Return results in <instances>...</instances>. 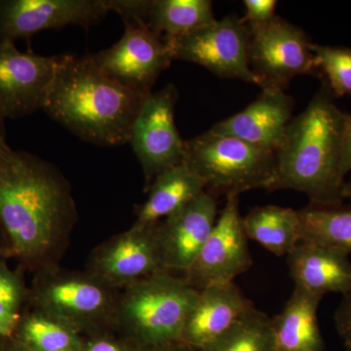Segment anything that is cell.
I'll use <instances>...</instances> for the list:
<instances>
[{"label": "cell", "instance_id": "cell-1", "mask_svg": "<svg viewBox=\"0 0 351 351\" xmlns=\"http://www.w3.org/2000/svg\"><path fill=\"white\" fill-rule=\"evenodd\" d=\"M78 221L71 186L54 164L0 147V255L36 274L59 267Z\"/></svg>", "mask_w": 351, "mask_h": 351}, {"label": "cell", "instance_id": "cell-2", "mask_svg": "<svg viewBox=\"0 0 351 351\" xmlns=\"http://www.w3.org/2000/svg\"><path fill=\"white\" fill-rule=\"evenodd\" d=\"M147 96L108 77L91 55H61L43 110L83 141L117 147L129 144Z\"/></svg>", "mask_w": 351, "mask_h": 351}, {"label": "cell", "instance_id": "cell-3", "mask_svg": "<svg viewBox=\"0 0 351 351\" xmlns=\"http://www.w3.org/2000/svg\"><path fill=\"white\" fill-rule=\"evenodd\" d=\"M343 121L345 112L337 107L334 95L323 82L306 110L289 123L276 154V172L267 191H300L313 206L343 205L346 182L339 164Z\"/></svg>", "mask_w": 351, "mask_h": 351}, {"label": "cell", "instance_id": "cell-4", "mask_svg": "<svg viewBox=\"0 0 351 351\" xmlns=\"http://www.w3.org/2000/svg\"><path fill=\"white\" fill-rule=\"evenodd\" d=\"M198 294L184 277L172 272L147 277L120 291L114 328L134 346L180 343Z\"/></svg>", "mask_w": 351, "mask_h": 351}, {"label": "cell", "instance_id": "cell-5", "mask_svg": "<svg viewBox=\"0 0 351 351\" xmlns=\"http://www.w3.org/2000/svg\"><path fill=\"white\" fill-rule=\"evenodd\" d=\"M119 293L87 270L69 271L58 267L34 274L27 307L90 336L114 328Z\"/></svg>", "mask_w": 351, "mask_h": 351}, {"label": "cell", "instance_id": "cell-6", "mask_svg": "<svg viewBox=\"0 0 351 351\" xmlns=\"http://www.w3.org/2000/svg\"><path fill=\"white\" fill-rule=\"evenodd\" d=\"M184 163L205 182L208 193L239 196L269 189L276 172V154L239 138L208 130L184 141Z\"/></svg>", "mask_w": 351, "mask_h": 351}, {"label": "cell", "instance_id": "cell-7", "mask_svg": "<svg viewBox=\"0 0 351 351\" xmlns=\"http://www.w3.org/2000/svg\"><path fill=\"white\" fill-rule=\"evenodd\" d=\"M250 38L249 25L237 15H230L164 40L173 60L191 62L219 77L243 80L262 88V82L249 64Z\"/></svg>", "mask_w": 351, "mask_h": 351}, {"label": "cell", "instance_id": "cell-8", "mask_svg": "<svg viewBox=\"0 0 351 351\" xmlns=\"http://www.w3.org/2000/svg\"><path fill=\"white\" fill-rule=\"evenodd\" d=\"M306 32L280 17L251 29L248 58L262 88H283L295 76L322 78Z\"/></svg>", "mask_w": 351, "mask_h": 351}, {"label": "cell", "instance_id": "cell-9", "mask_svg": "<svg viewBox=\"0 0 351 351\" xmlns=\"http://www.w3.org/2000/svg\"><path fill=\"white\" fill-rule=\"evenodd\" d=\"M179 96L174 84L152 92L134 122L129 144L142 166L145 189L164 171L184 163V141L175 122Z\"/></svg>", "mask_w": 351, "mask_h": 351}, {"label": "cell", "instance_id": "cell-10", "mask_svg": "<svg viewBox=\"0 0 351 351\" xmlns=\"http://www.w3.org/2000/svg\"><path fill=\"white\" fill-rule=\"evenodd\" d=\"M123 36L108 49L91 55L96 66L122 86L144 95L152 93L159 75L173 58L161 36L142 23H124Z\"/></svg>", "mask_w": 351, "mask_h": 351}, {"label": "cell", "instance_id": "cell-11", "mask_svg": "<svg viewBox=\"0 0 351 351\" xmlns=\"http://www.w3.org/2000/svg\"><path fill=\"white\" fill-rule=\"evenodd\" d=\"M156 225L133 223L129 230L110 237L92 252L87 271L119 291L154 274L167 271Z\"/></svg>", "mask_w": 351, "mask_h": 351}, {"label": "cell", "instance_id": "cell-12", "mask_svg": "<svg viewBox=\"0 0 351 351\" xmlns=\"http://www.w3.org/2000/svg\"><path fill=\"white\" fill-rule=\"evenodd\" d=\"M248 240L239 212V196H230L184 279L198 291L234 282L253 263Z\"/></svg>", "mask_w": 351, "mask_h": 351}, {"label": "cell", "instance_id": "cell-13", "mask_svg": "<svg viewBox=\"0 0 351 351\" xmlns=\"http://www.w3.org/2000/svg\"><path fill=\"white\" fill-rule=\"evenodd\" d=\"M60 56L22 52L12 41H0V113L19 119L43 110Z\"/></svg>", "mask_w": 351, "mask_h": 351}, {"label": "cell", "instance_id": "cell-14", "mask_svg": "<svg viewBox=\"0 0 351 351\" xmlns=\"http://www.w3.org/2000/svg\"><path fill=\"white\" fill-rule=\"evenodd\" d=\"M108 13L107 0H0V41L15 43L69 25L89 27Z\"/></svg>", "mask_w": 351, "mask_h": 351}, {"label": "cell", "instance_id": "cell-15", "mask_svg": "<svg viewBox=\"0 0 351 351\" xmlns=\"http://www.w3.org/2000/svg\"><path fill=\"white\" fill-rule=\"evenodd\" d=\"M217 197L207 191L159 221L157 237L167 271L186 274L195 262L217 221Z\"/></svg>", "mask_w": 351, "mask_h": 351}, {"label": "cell", "instance_id": "cell-16", "mask_svg": "<svg viewBox=\"0 0 351 351\" xmlns=\"http://www.w3.org/2000/svg\"><path fill=\"white\" fill-rule=\"evenodd\" d=\"M294 107V99L286 94L282 88H262L258 98L248 107L221 120L209 130L276 154L293 119Z\"/></svg>", "mask_w": 351, "mask_h": 351}, {"label": "cell", "instance_id": "cell-17", "mask_svg": "<svg viewBox=\"0 0 351 351\" xmlns=\"http://www.w3.org/2000/svg\"><path fill=\"white\" fill-rule=\"evenodd\" d=\"M254 308L253 302L234 282L202 289L184 323L180 343L202 350Z\"/></svg>", "mask_w": 351, "mask_h": 351}, {"label": "cell", "instance_id": "cell-18", "mask_svg": "<svg viewBox=\"0 0 351 351\" xmlns=\"http://www.w3.org/2000/svg\"><path fill=\"white\" fill-rule=\"evenodd\" d=\"M287 262L295 287L322 297L329 293L351 294V263L346 252L300 241Z\"/></svg>", "mask_w": 351, "mask_h": 351}, {"label": "cell", "instance_id": "cell-19", "mask_svg": "<svg viewBox=\"0 0 351 351\" xmlns=\"http://www.w3.org/2000/svg\"><path fill=\"white\" fill-rule=\"evenodd\" d=\"M322 295L295 287L283 311L271 318L278 351H323L317 311Z\"/></svg>", "mask_w": 351, "mask_h": 351}, {"label": "cell", "instance_id": "cell-20", "mask_svg": "<svg viewBox=\"0 0 351 351\" xmlns=\"http://www.w3.org/2000/svg\"><path fill=\"white\" fill-rule=\"evenodd\" d=\"M205 189L204 181L184 163L164 171L147 189V199L138 206L134 225L159 223L186 206Z\"/></svg>", "mask_w": 351, "mask_h": 351}, {"label": "cell", "instance_id": "cell-21", "mask_svg": "<svg viewBox=\"0 0 351 351\" xmlns=\"http://www.w3.org/2000/svg\"><path fill=\"white\" fill-rule=\"evenodd\" d=\"M247 239L262 245L277 257L288 256L301 241L299 211L267 205L252 210L243 218Z\"/></svg>", "mask_w": 351, "mask_h": 351}, {"label": "cell", "instance_id": "cell-22", "mask_svg": "<svg viewBox=\"0 0 351 351\" xmlns=\"http://www.w3.org/2000/svg\"><path fill=\"white\" fill-rule=\"evenodd\" d=\"M11 337L31 351H82L84 343L82 334L73 327L29 307Z\"/></svg>", "mask_w": 351, "mask_h": 351}, {"label": "cell", "instance_id": "cell-23", "mask_svg": "<svg viewBox=\"0 0 351 351\" xmlns=\"http://www.w3.org/2000/svg\"><path fill=\"white\" fill-rule=\"evenodd\" d=\"M210 0H152L147 25L163 39L174 38L216 21Z\"/></svg>", "mask_w": 351, "mask_h": 351}, {"label": "cell", "instance_id": "cell-24", "mask_svg": "<svg viewBox=\"0 0 351 351\" xmlns=\"http://www.w3.org/2000/svg\"><path fill=\"white\" fill-rule=\"evenodd\" d=\"M301 241L351 253V204L335 207L308 205L299 210Z\"/></svg>", "mask_w": 351, "mask_h": 351}, {"label": "cell", "instance_id": "cell-25", "mask_svg": "<svg viewBox=\"0 0 351 351\" xmlns=\"http://www.w3.org/2000/svg\"><path fill=\"white\" fill-rule=\"evenodd\" d=\"M200 351H278L271 318L255 307L223 336Z\"/></svg>", "mask_w": 351, "mask_h": 351}, {"label": "cell", "instance_id": "cell-26", "mask_svg": "<svg viewBox=\"0 0 351 351\" xmlns=\"http://www.w3.org/2000/svg\"><path fill=\"white\" fill-rule=\"evenodd\" d=\"M24 269H11L6 258H0V337L12 335L14 328L27 308L29 287Z\"/></svg>", "mask_w": 351, "mask_h": 351}, {"label": "cell", "instance_id": "cell-27", "mask_svg": "<svg viewBox=\"0 0 351 351\" xmlns=\"http://www.w3.org/2000/svg\"><path fill=\"white\" fill-rule=\"evenodd\" d=\"M313 51L323 82L335 98L351 94V49L339 46L313 44Z\"/></svg>", "mask_w": 351, "mask_h": 351}, {"label": "cell", "instance_id": "cell-28", "mask_svg": "<svg viewBox=\"0 0 351 351\" xmlns=\"http://www.w3.org/2000/svg\"><path fill=\"white\" fill-rule=\"evenodd\" d=\"M276 0H245L244 22L250 29L267 24L276 17Z\"/></svg>", "mask_w": 351, "mask_h": 351}, {"label": "cell", "instance_id": "cell-29", "mask_svg": "<svg viewBox=\"0 0 351 351\" xmlns=\"http://www.w3.org/2000/svg\"><path fill=\"white\" fill-rule=\"evenodd\" d=\"M107 332L90 335L89 338L84 339L82 351H134V346H129Z\"/></svg>", "mask_w": 351, "mask_h": 351}, {"label": "cell", "instance_id": "cell-30", "mask_svg": "<svg viewBox=\"0 0 351 351\" xmlns=\"http://www.w3.org/2000/svg\"><path fill=\"white\" fill-rule=\"evenodd\" d=\"M335 323L339 337L348 351H351V294L345 295L335 314Z\"/></svg>", "mask_w": 351, "mask_h": 351}, {"label": "cell", "instance_id": "cell-31", "mask_svg": "<svg viewBox=\"0 0 351 351\" xmlns=\"http://www.w3.org/2000/svg\"><path fill=\"white\" fill-rule=\"evenodd\" d=\"M351 171V114L345 112L343 121V138H341V164L339 173L341 178L345 177Z\"/></svg>", "mask_w": 351, "mask_h": 351}, {"label": "cell", "instance_id": "cell-32", "mask_svg": "<svg viewBox=\"0 0 351 351\" xmlns=\"http://www.w3.org/2000/svg\"><path fill=\"white\" fill-rule=\"evenodd\" d=\"M0 351H31L13 337H0Z\"/></svg>", "mask_w": 351, "mask_h": 351}, {"label": "cell", "instance_id": "cell-33", "mask_svg": "<svg viewBox=\"0 0 351 351\" xmlns=\"http://www.w3.org/2000/svg\"><path fill=\"white\" fill-rule=\"evenodd\" d=\"M184 346L182 345L181 343H170V345L162 346H134V351H182Z\"/></svg>", "mask_w": 351, "mask_h": 351}, {"label": "cell", "instance_id": "cell-34", "mask_svg": "<svg viewBox=\"0 0 351 351\" xmlns=\"http://www.w3.org/2000/svg\"><path fill=\"white\" fill-rule=\"evenodd\" d=\"M6 144L5 119L0 113V147H3Z\"/></svg>", "mask_w": 351, "mask_h": 351}, {"label": "cell", "instance_id": "cell-35", "mask_svg": "<svg viewBox=\"0 0 351 351\" xmlns=\"http://www.w3.org/2000/svg\"><path fill=\"white\" fill-rule=\"evenodd\" d=\"M343 197H345V200H350L351 204V182H345Z\"/></svg>", "mask_w": 351, "mask_h": 351}, {"label": "cell", "instance_id": "cell-36", "mask_svg": "<svg viewBox=\"0 0 351 351\" xmlns=\"http://www.w3.org/2000/svg\"><path fill=\"white\" fill-rule=\"evenodd\" d=\"M0 258H2V257H1V255H0Z\"/></svg>", "mask_w": 351, "mask_h": 351}]
</instances>
